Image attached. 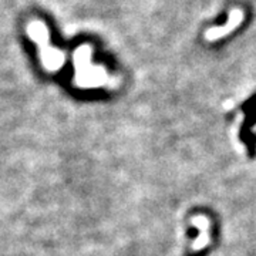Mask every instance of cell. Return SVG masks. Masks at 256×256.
<instances>
[{
    "mask_svg": "<svg viewBox=\"0 0 256 256\" xmlns=\"http://www.w3.org/2000/svg\"><path fill=\"white\" fill-rule=\"evenodd\" d=\"M90 47H80L74 54L76 63V77L74 82L78 87H98L108 82V77L101 67H94L90 63Z\"/></svg>",
    "mask_w": 256,
    "mask_h": 256,
    "instance_id": "1",
    "label": "cell"
},
{
    "mask_svg": "<svg viewBox=\"0 0 256 256\" xmlns=\"http://www.w3.org/2000/svg\"><path fill=\"white\" fill-rule=\"evenodd\" d=\"M242 20H244V12H242V9H238V8L236 9H230L228 22L224 26H220V28H208L205 32V40L206 42H215V40H220L222 37H226L229 33H232L235 28H239Z\"/></svg>",
    "mask_w": 256,
    "mask_h": 256,
    "instance_id": "3",
    "label": "cell"
},
{
    "mask_svg": "<svg viewBox=\"0 0 256 256\" xmlns=\"http://www.w3.org/2000/svg\"><path fill=\"white\" fill-rule=\"evenodd\" d=\"M191 222L200 230V236L196 238L195 244L192 245V250L196 252V250H200L210 244V220H206L204 215H196L192 218Z\"/></svg>",
    "mask_w": 256,
    "mask_h": 256,
    "instance_id": "4",
    "label": "cell"
},
{
    "mask_svg": "<svg viewBox=\"0 0 256 256\" xmlns=\"http://www.w3.org/2000/svg\"><path fill=\"white\" fill-rule=\"evenodd\" d=\"M30 36L33 40H36L38 48L42 52V63L47 72H56L64 64V53L56 50L53 47L48 46V36H47V28L40 22H34L28 28Z\"/></svg>",
    "mask_w": 256,
    "mask_h": 256,
    "instance_id": "2",
    "label": "cell"
}]
</instances>
